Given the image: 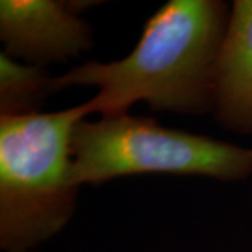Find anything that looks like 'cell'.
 Wrapping results in <instances>:
<instances>
[{
	"instance_id": "6da1fadb",
	"label": "cell",
	"mask_w": 252,
	"mask_h": 252,
	"mask_svg": "<svg viewBox=\"0 0 252 252\" xmlns=\"http://www.w3.org/2000/svg\"><path fill=\"white\" fill-rule=\"evenodd\" d=\"M230 7L221 0H170L146 21L127 56L79 64L55 77L54 90L97 87L95 97L83 102L87 117L127 114L137 101H146L153 111L213 112Z\"/></svg>"
},
{
	"instance_id": "5b68a950",
	"label": "cell",
	"mask_w": 252,
	"mask_h": 252,
	"mask_svg": "<svg viewBox=\"0 0 252 252\" xmlns=\"http://www.w3.org/2000/svg\"><path fill=\"white\" fill-rule=\"evenodd\" d=\"M213 114L227 130L252 136V0H235L219 55Z\"/></svg>"
},
{
	"instance_id": "3957f363",
	"label": "cell",
	"mask_w": 252,
	"mask_h": 252,
	"mask_svg": "<svg viewBox=\"0 0 252 252\" xmlns=\"http://www.w3.org/2000/svg\"><path fill=\"white\" fill-rule=\"evenodd\" d=\"M170 174L224 182L252 175V147L160 125L129 114L79 121L72 133L76 185H101L127 175Z\"/></svg>"
},
{
	"instance_id": "8992f818",
	"label": "cell",
	"mask_w": 252,
	"mask_h": 252,
	"mask_svg": "<svg viewBox=\"0 0 252 252\" xmlns=\"http://www.w3.org/2000/svg\"><path fill=\"white\" fill-rule=\"evenodd\" d=\"M55 77L46 66L21 63L0 54V117L41 112L45 98L55 93Z\"/></svg>"
},
{
	"instance_id": "7a4b0ae2",
	"label": "cell",
	"mask_w": 252,
	"mask_h": 252,
	"mask_svg": "<svg viewBox=\"0 0 252 252\" xmlns=\"http://www.w3.org/2000/svg\"><path fill=\"white\" fill-rule=\"evenodd\" d=\"M84 105L0 117V248L28 252L72 220L79 185L72 177V133Z\"/></svg>"
},
{
	"instance_id": "52a82bcc",
	"label": "cell",
	"mask_w": 252,
	"mask_h": 252,
	"mask_svg": "<svg viewBox=\"0 0 252 252\" xmlns=\"http://www.w3.org/2000/svg\"><path fill=\"white\" fill-rule=\"evenodd\" d=\"M28 252H39L38 250H35V251H28Z\"/></svg>"
},
{
	"instance_id": "277c9868",
	"label": "cell",
	"mask_w": 252,
	"mask_h": 252,
	"mask_svg": "<svg viewBox=\"0 0 252 252\" xmlns=\"http://www.w3.org/2000/svg\"><path fill=\"white\" fill-rule=\"evenodd\" d=\"M0 39L3 54L39 66L66 62L93 46L90 24L72 0H1Z\"/></svg>"
}]
</instances>
